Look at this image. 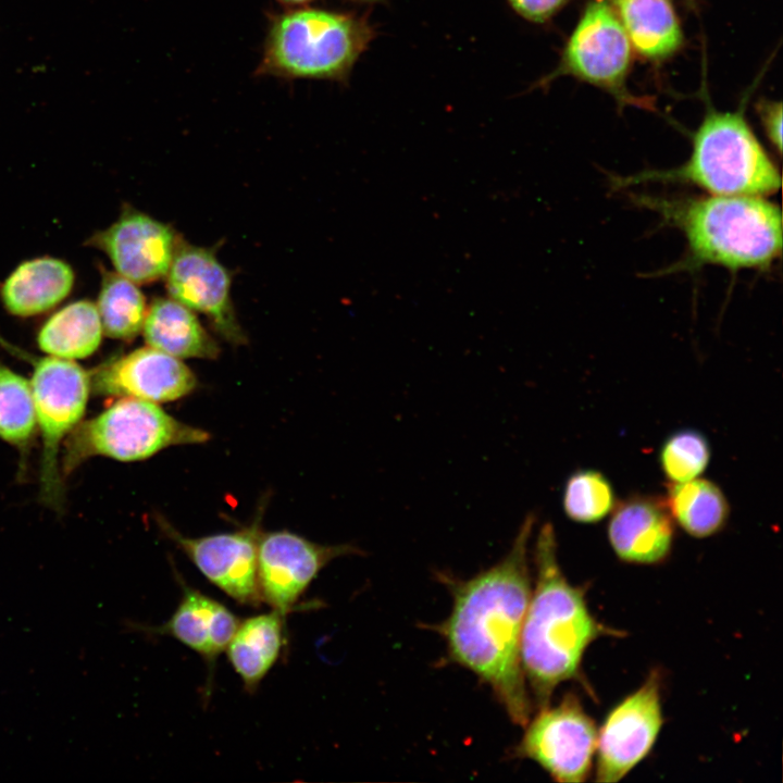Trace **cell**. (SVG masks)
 <instances>
[{
	"mask_svg": "<svg viewBox=\"0 0 783 783\" xmlns=\"http://www.w3.org/2000/svg\"><path fill=\"white\" fill-rule=\"evenodd\" d=\"M535 515L523 520L508 554L468 580L442 574L452 607L440 623L427 626L445 641L451 662L474 673L493 691L510 720L524 726L533 705L520 658V641L532 587L529 542Z\"/></svg>",
	"mask_w": 783,
	"mask_h": 783,
	"instance_id": "1",
	"label": "cell"
},
{
	"mask_svg": "<svg viewBox=\"0 0 783 783\" xmlns=\"http://www.w3.org/2000/svg\"><path fill=\"white\" fill-rule=\"evenodd\" d=\"M90 389L102 396L170 402L190 394L197 377L182 360L148 345L114 357L89 374Z\"/></svg>",
	"mask_w": 783,
	"mask_h": 783,
	"instance_id": "14",
	"label": "cell"
},
{
	"mask_svg": "<svg viewBox=\"0 0 783 783\" xmlns=\"http://www.w3.org/2000/svg\"><path fill=\"white\" fill-rule=\"evenodd\" d=\"M363 554L351 544L322 545L286 530L262 532L258 544L262 600L286 616L325 566L339 557Z\"/></svg>",
	"mask_w": 783,
	"mask_h": 783,
	"instance_id": "10",
	"label": "cell"
},
{
	"mask_svg": "<svg viewBox=\"0 0 783 783\" xmlns=\"http://www.w3.org/2000/svg\"><path fill=\"white\" fill-rule=\"evenodd\" d=\"M96 307L103 333L132 340L142 330L148 304L138 285L115 271H103Z\"/></svg>",
	"mask_w": 783,
	"mask_h": 783,
	"instance_id": "24",
	"label": "cell"
},
{
	"mask_svg": "<svg viewBox=\"0 0 783 783\" xmlns=\"http://www.w3.org/2000/svg\"><path fill=\"white\" fill-rule=\"evenodd\" d=\"M285 617L272 610L239 622L225 649L244 687L251 693L278 659L284 645Z\"/></svg>",
	"mask_w": 783,
	"mask_h": 783,
	"instance_id": "20",
	"label": "cell"
},
{
	"mask_svg": "<svg viewBox=\"0 0 783 783\" xmlns=\"http://www.w3.org/2000/svg\"><path fill=\"white\" fill-rule=\"evenodd\" d=\"M632 45L614 10L602 0L591 2L573 34L561 70L589 83L617 88L629 70Z\"/></svg>",
	"mask_w": 783,
	"mask_h": 783,
	"instance_id": "15",
	"label": "cell"
},
{
	"mask_svg": "<svg viewBox=\"0 0 783 783\" xmlns=\"http://www.w3.org/2000/svg\"><path fill=\"white\" fill-rule=\"evenodd\" d=\"M146 345L179 360L216 359L220 347L195 311L167 297L153 298L142 326Z\"/></svg>",
	"mask_w": 783,
	"mask_h": 783,
	"instance_id": "19",
	"label": "cell"
},
{
	"mask_svg": "<svg viewBox=\"0 0 783 783\" xmlns=\"http://www.w3.org/2000/svg\"><path fill=\"white\" fill-rule=\"evenodd\" d=\"M164 278L171 298L203 314L229 344H246L231 296L232 272L214 249L183 239Z\"/></svg>",
	"mask_w": 783,
	"mask_h": 783,
	"instance_id": "13",
	"label": "cell"
},
{
	"mask_svg": "<svg viewBox=\"0 0 783 783\" xmlns=\"http://www.w3.org/2000/svg\"><path fill=\"white\" fill-rule=\"evenodd\" d=\"M75 281L72 266L64 260L40 257L22 262L0 286L5 310L28 318L47 312L63 301Z\"/></svg>",
	"mask_w": 783,
	"mask_h": 783,
	"instance_id": "18",
	"label": "cell"
},
{
	"mask_svg": "<svg viewBox=\"0 0 783 783\" xmlns=\"http://www.w3.org/2000/svg\"><path fill=\"white\" fill-rule=\"evenodd\" d=\"M509 2L523 17L543 22L560 9L566 0H509Z\"/></svg>",
	"mask_w": 783,
	"mask_h": 783,
	"instance_id": "28",
	"label": "cell"
},
{
	"mask_svg": "<svg viewBox=\"0 0 783 783\" xmlns=\"http://www.w3.org/2000/svg\"><path fill=\"white\" fill-rule=\"evenodd\" d=\"M697 262L765 268L781 253L782 214L760 196L712 195L687 201L675 217Z\"/></svg>",
	"mask_w": 783,
	"mask_h": 783,
	"instance_id": "3",
	"label": "cell"
},
{
	"mask_svg": "<svg viewBox=\"0 0 783 783\" xmlns=\"http://www.w3.org/2000/svg\"><path fill=\"white\" fill-rule=\"evenodd\" d=\"M372 38L364 21L319 9L274 16L258 69L288 78H343Z\"/></svg>",
	"mask_w": 783,
	"mask_h": 783,
	"instance_id": "4",
	"label": "cell"
},
{
	"mask_svg": "<svg viewBox=\"0 0 783 783\" xmlns=\"http://www.w3.org/2000/svg\"><path fill=\"white\" fill-rule=\"evenodd\" d=\"M535 585L523 621L520 658L537 709L548 706L558 685L577 676L587 647L617 635L591 613L583 588L572 585L558 561L552 524L542 525L534 546Z\"/></svg>",
	"mask_w": 783,
	"mask_h": 783,
	"instance_id": "2",
	"label": "cell"
},
{
	"mask_svg": "<svg viewBox=\"0 0 783 783\" xmlns=\"http://www.w3.org/2000/svg\"><path fill=\"white\" fill-rule=\"evenodd\" d=\"M513 756L530 759L561 783L584 782L597 747V729L575 695L545 706L523 726Z\"/></svg>",
	"mask_w": 783,
	"mask_h": 783,
	"instance_id": "8",
	"label": "cell"
},
{
	"mask_svg": "<svg viewBox=\"0 0 783 783\" xmlns=\"http://www.w3.org/2000/svg\"><path fill=\"white\" fill-rule=\"evenodd\" d=\"M183 237L171 225L132 206H125L107 228L86 245L102 251L114 271L137 285L164 278Z\"/></svg>",
	"mask_w": 783,
	"mask_h": 783,
	"instance_id": "12",
	"label": "cell"
},
{
	"mask_svg": "<svg viewBox=\"0 0 783 783\" xmlns=\"http://www.w3.org/2000/svg\"><path fill=\"white\" fill-rule=\"evenodd\" d=\"M278 1H281V2H283V3H286V4H293V5L298 4V5H300V4H304V3H307V2H310V1H312V0H278Z\"/></svg>",
	"mask_w": 783,
	"mask_h": 783,
	"instance_id": "30",
	"label": "cell"
},
{
	"mask_svg": "<svg viewBox=\"0 0 783 783\" xmlns=\"http://www.w3.org/2000/svg\"><path fill=\"white\" fill-rule=\"evenodd\" d=\"M664 499L673 521L693 537L717 534L725 526L730 515L725 495L707 478L670 483Z\"/></svg>",
	"mask_w": 783,
	"mask_h": 783,
	"instance_id": "23",
	"label": "cell"
},
{
	"mask_svg": "<svg viewBox=\"0 0 783 783\" xmlns=\"http://www.w3.org/2000/svg\"><path fill=\"white\" fill-rule=\"evenodd\" d=\"M654 176L693 183L713 195L765 197L781 187L779 171L741 112H708L687 162Z\"/></svg>",
	"mask_w": 783,
	"mask_h": 783,
	"instance_id": "6",
	"label": "cell"
},
{
	"mask_svg": "<svg viewBox=\"0 0 783 783\" xmlns=\"http://www.w3.org/2000/svg\"><path fill=\"white\" fill-rule=\"evenodd\" d=\"M36 428L30 382L0 362V438L24 450Z\"/></svg>",
	"mask_w": 783,
	"mask_h": 783,
	"instance_id": "25",
	"label": "cell"
},
{
	"mask_svg": "<svg viewBox=\"0 0 783 783\" xmlns=\"http://www.w3.org/2000/svg\"><path fill=\"white\" fill-rule=\"evenodd\" d=\"M209 438L207 431L177 420L157 402L122 397L72 431L64 442L61 472L64 478L91 457L139 461L172 446Z\"/></svg>",
	"mask_w": 783,
	"mask_h": 783,
	"instance_id": "5",
	"label": "cell"
},
{
	"mask_svg": "<svg viewBox=\"0 0 783 783\" xmlns=\"http://www.w3.org/2000/svg\"><path fill=\"white\" fill-rule=\"evenodd\" d=\"M102 334L96 303L83 299L52 314L40 327L37 344L48 356L74 361L91 356L99 348Z\"/></svg>",
	"mask_w": 783,
	"mask_h": 783,
	"instance_id": "22",
	"label": "cell"
},
{
	"mask_svg": "<svg viewBox=\"0 0 783 783\" xmlns=\"http://www.w3.org/2000/svg\"><path fill=\"white\" fill-rule=\"evenodd\" d=\"M662 723L660 675L651 671L642 686L606 717L597 735L596 781L623 779L649 754Z\"/></svg>",
	"mask_w": 783,
	"mask_h": 783,
	"instance_id": "9",
	"label": "cell"
},
{
	"mask_svg": "<svg viewBox=\"0 0 783 783\" xmlns=\"http://www.w3.org/2000/svg\"><path fill=\"white\" fill-rule=\"evenodd\" d=\"M631 45L647 58H663L682 44V30L667 0H611Z\"/></svg>",
	"mask_w": 783,
	"mask_h": 783,
	"instance_id": "21",
	"label": "cell"
},
{
	"mask_svg": "<svg viewBox=\"0 0 783 783\" xmlns=\"http://www.w3.org/2000/svg\"><path fill=\"white\" fill-rule=\"evenodd\" d=\"M611 512L608 539L620 560L657 564L669 557L674 539V521L664 498L630 496L617 504Z\"/></svg>",
	"mask_w": 783,
	"mask_h": 783,
	"instance_id": "16",
	"label": "cell"
},
{
	"mask_svg": "<svg viewBox=\"0 0 783 783\" xmlns=\"http://www.w3.org/2000/svg\"><path fill=\"white\" fill-rule=\"evenodd\" d=\"M23 356L33 364L30 386L41 437L39 496L44 505L59 511L64 500L61 444L83 419L90 377L73 360L52 356L35 358L25 352Z\"/></svg>",
	"mask_w": 783,
	"mask_h": 783,
	"instance_id": "7",
	"label": "cell"
},
{
	"mask_svg": "<svg viewBox=\"0 0 783 783\" xmlns=\"http://www.w3.org/2000/svg\"><path fill=\"white\" fill-rule=\"evenodd\" d=\"M157 521L165 536L213 585L239 604L258 607L263 602L258 582L260 514L238 531L200 537L181 534L163 518Z\"/></svg>",
	"mask_w": 783,
	"mask_h": 783,
	"instance_id": "11",
	"label": "cell"
},
{
	"mask_svg": "<svg viewBox=\"0 0 783 783\" xmlns=\"http://www.w3.org/2000/svg\"><path fill=\"white\" fill-rule=\"evenodd\" d=\"M616 506L614 489L600 471L581 469L567 480L562 507L569 519L579 523H596Z\"/></svg>",
	"mask_w": 783,
	"mask_h": 783,
	"instance_id": "26",
	"label": "cell"
},
{
	"mask_svg": "<svg viewBox=\"0 0 783 783\" xmlns=\"http://www.w3.org/2000/svg\"><path fill=\"white\" fill-rule=\"evenodd\" d=\"M710 457V444L701 432L681 428L663 440L659 463L662 473L671 483H681L703 474Z\"/></svg>",
	"mask_w": 783,
	"mask_h": 783,
	"instance_id": "27",
	"label": "cell"
},
{
	"mask_svg": "<svg viewBox=\"0 0 783 783\" xmlns=\"http://www.w3.org/2000/svg\"><path fill=\"white\" fill-rule=\"evenodd\" d=\"M182 587L183 596L174 613L163 624L149 630L172 636L213 663L225 651L240 621L212 597L186 584Z\"/></svg>",
	"mask_w": 783,
	"mask_h": 783,
	"instance_id": "17",
	"label": "cell"
},
{
	"mask_svg": "<svg viewBox=\"0 0 783 783\" xmlns=\"http://www.w3.org/2000/svg\"><path fill=\"white\" fill-rule=\"evenodd\" d=\"M360 1H375V0H360Z\"/></svg>",
	"mask_w": 783,
	"mask_h": 783,
	"instance_id": "31",
	"label": "cell"
},
{
	"mask_svg": "<svg viewBox=\"0 0 783 783\" xmlns=\"http://www.w3.org/2000/svg\"><path fill=\"white\" fill-rule=\"evenodd\" d=\"M762 122L768 137L774 147L782 149V104L780 102L767 103L761 109Z\"/></svg>",
	"mask_w": 783,
	"mask_h": 783,
	"instance_id": "29",
	"label": "cell"
}]
</instances>
